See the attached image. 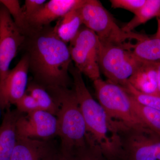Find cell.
<instances>
[{"label":"cell","mask_w":160,"mask_h":160,"mask_svg":"<svg viewBox=\"0 0 160 160\" xmlns=\"http://www.w3.org/2000/svg\"><path fill=\"white\" fill-rule=\"evenodd\" d=\"M26 38L25 54L33 81L46 90L69 88L72 83L69 71L71 55L69 46L58 37L54 27L45 26Z\"/></svg>","instance_id":"cell-1"},{"label":"cell","mask_w":160,"mask_h":160,"mask_svg":"<svg viewBox=\"0 0 160 160\" xmlns=\"http://www.w3.org/2000/svg\"><path fill=\"white\" fill-rule=\"evenodd\" d=\"M47 90L58 106L60 151L67 157H74L95 143L87 131L74 89L58 87Z\"/></svg>","instance_id":"cell-2"},{"label":"cell","mask_w":160,"mask_h":160,"mask_svg":"<svg viewBox=\"0 0 160 160\" xmlns=\"http://www.w3.org/2000/svg\"><path fill=\"white\" fill-rule=\"evenodd\" d=\"M73 88L87 131L108 160H115L117 138L111 122L99 102L93 98L86 87L82 73L72 63L69 69Z\"/></svg>","instance_id":"cell-3"},{"label":"cell","mask_w":160,"mask_h":160,"mask_svg":"<svg viewBox=\"0 0 160 160\" xmlns=\"http://www.w3.org/2000/svg\"><path fill=\"white\" fill-rule=\"evenodd\" d=\"M83 26L93 32L102 44L123 46L127 41L138 42L147 36L123 31L100 1L85 0L79 8Z\"/></svg>","instance_id":"cell-4"},{"label":"cell","mask_w":160,"mask_h":160,"mask_svg":"<svg viewBox=\"0 0 160 160\" xmlns=\"http://www.w3.org/2000/svg\"><path fill=\"white\" fill-rule=\"evenodd\" d=\"M116 160H160V136L146 127L117 126Z\"/></svg>","instance_id":"cell-5"},{"label":"cell","mask_w":160,"mask_h":160,"mask_svg":"<svg viewBox=\"0 0 160 160\" xmlns=\"http://www.w3.org/2000/svg\"><path fill=\"white\" fill-rule=\"evenodd\" d=\"M93 82L98 102L111 123L129 127H146L136 115L130 95L125 88L101 78Z\"/></svg>","instance_id":"cell-6"},{"label":"cell","mask_w":160,"mask_h":160,"mask_svg":"<svg viewBox=\"0 0 160 160\" xmlns=\"http://www.w3.org/2000/svg\"><path fill=\"white\" fill-rule=\"evenodd\" d=\"M131 45L129 42L123 46L101 43L100 47V71L107 80L122 87L128 82L142 62L133 55Z\"/></svg>","instance_id":"cell-7"},{"label":"cell","mask_w":160,"mask_h":160,"mask_svg":"<svg viewBox=\"0 0 160 160\" xmlns=\"http://www.w3.org/2000/svg\"><path fill=\"white\" fill-rule=\"evenodd\" d=\"M101 45L97 35L83 25L69 42V51L75 67L93 82L101 78L99 66Z\"/></svg>","instance_id":"cell-8"},{"label":"cell","mask_w":160,"mask_h":160,"mask_svg":"<svg viewBox=\"0 0 160 160\" xmlns=\"http://www.w3.org/2000/svg\"><path fill=\"white\" fill-rule=\"evenodd\" d=\"M26 37L15 25L3 5H0V81L9 72L12 61L23 45Z\"/></svg>","instance_id":"cell-9"},{"label":"cell","mask_w":160,"mask_h":160,"mask_svg":"<svg viewBox=\"0 0 160 160\" xmlns=\"http://www.w3.org/2000/svg\"><path fill=\"white\" fill-rule=\"evenodd\" d=\"M29 61L23 56L13 69L0 81V109L7 111L26 93L28 84Z\"/></svg>","instance_id":"cell-10"},{"label":"cell","mask_w":160,"mask_h":160,"mask_svg":"<svg viewBox=\"0 0 160 160\" xmlns=\"http://www.w3.org/2000/svg\"><path fill=\"white\" fill-rule=\"evenodd\" d=\"M16 132L20 137L49 140L58 136L57 118L42 110L22 114L17 122Z\"/></svg>","instance_id":"cell-11"},{"label":"cell","mask_w":160,"mask_h":160,"mask_svg":"<svg viewBox=\"0 0 160 160\" xmlns=\"http://www.w3.org/2000/svg\"><path fill=\"white\" fill-rule=\"evenodd\" d=\"M49 140L20 137L17 141L10 160H56L60 154Z\"/></svg>","instance_id":"cell-12"},{"label":"cell","mask_w":160,"mask_h":160,"mask_svg":"<svg viewBox=\"0 0 160 160\" xmlns=\"http://www.w3.org/2000/svg\"><path fill=\"white\" fill-rule=\"evenodd\" d=\"M85 0H50L28 19L32 28L37 31L55 20L59 19L72 9L80 7Z\"/></svg>","instance_id":"cell-13"},{"label":"cell","mask_w":160,"mask_h":160,"mask_svg":"<svg viewBox=\"0 0 160 160\" xmlns=\"http://www.w3.org/2000/svg\"><path fill=\"white\" fill-rule=\"evenodd\" d=\"M23 113L16 109L6 111L0 125V160H10L17 141L16 124Z\"/></svg>","instance_id":"cell-14"},{"label":"cell","mask_w":160,"mask_h":160,"mask_svg":"<svg viewBox=\"0 0 160 160\" xmlns=\"http://www.w3.org/2000/svg\"><path fill=\"white\" fill-rule=\"evenodd\" d=\"M158 63L141 62L128 82L141 92L160 96L158 88Z\"/></svg>","instance_id":"cell-15"},{"label":"cell","mask_w":160,"mask_h":160,"mask_svg":"<svg viewBox=\"0 0 160 160\" xmlns=\"http://www.w3.org/2000/svg\"><path fill=\"white\" fill-rule=\"evenodd\" d=\"M81 6L72 9L65 14L59 19L54 27L58 37L66 44L74 39L83 25L80 13Z\"/></svg>","instance_id":"cell-16"},{"label":"cell","mask_w":160,"mask_h":160,"mask_svg":"<svg viewBox=\"0 0 160 160\" xmlns=\"http://www.w3.org/2000/svg\"><path fill=\"white\" fill-rule=\"evenodd\" d=\"M133 55L142 62H160V39L146 36L131 46Z\"/></svg>","instance_id":"cell-17"},{"label":"cell","mask_w":160,"mask_h":160,"mask_svg":"<svg viewBox=\"0 0 160 160\" xmlns=\"http://www.w3.org/2000/svg\"><path fill=\"white\" fill-rule=\"evenodd\" d=\"M154 18H160V0H146L134 17L122 27V29L125 32H132L138 26Z\"/></svg>","instance_id":"cell-18"},{"label":"cell","mask_w":160,"mask_h":160,"mask_svg":"<svg viewBox=\"0 0 160 160\" xmlns=\"http://www.w3.org/2000/svg\"><path fill=\"white\" fill-rule=\"evenodd\" d=\"M26 92L34 98L40 110L49 112L56 117L58 106L51 94L44 87L33 81H30L28 83Z\"/></svg>","instance_id":"cell-19"},{"label":"cell","mask_w":160,"mask_h":160,"mask_svg":"<svg viewBox=\"0 0 160 160\" xmlns=\"http://www.w3.org/2000/svg\"><path fill=\"white\" fill-rule=\"evenodd\" d=\"M130 97L133 111L138 118L146 127L160 136V110L143 106L131 96Z\"/></svg>","instance_id":"cell-20"},{"label":"cell","mask_w":160,"mask_h":160,"mask_svg":"<svg viewBox=\"0 0 160 160\" xmlns=\"http://www.w3.org/2000/svg\"><path fill=\"white\" fill-rule=\"evenodd\" d=\"M1 4L9 11L13 22L26 37L32 35L36 31L31 28L23 12L19 1L17 0H0Z\"/></svg>","instance_id":"cell-21"},{"label":"cell","mask_w":160,"mask_h":160,"mask_svg":"<svg viewBox=\"0 0 160 160\" xmlns=\"http://www.w3.org/2000/svg\"><path fill=\"white\" fill-rule=\"evenodd\" d=\"M123 87L138 103L143 106L160 110V96L141 92L132 86L129 82Z\"/></svg>","instance_id":"cell-22"},{"label":"cell","mask_w":160,"mask_h":160,"mask_svg":"<svg viewBox=\"0 0 160 160\" xmlns=\"http://www.w3.org/2000/svg\"><path fill=\"white\" fill-rule=\"evenodd\" d=\"M69 158L70 160H108L99 146L95 143L91 144L88 149L82 153Z\"/></svg>","instance_id":"cell-23"},{"label":"cell","mask_w":160,"mask_h":160,"mask_svg":"<svg viewBox=\"0 0 160 160\" xmlns=\"http://www.w3.org/2000/svg\"><path fill=\"white\" fill-rule=\"evenodd\" d=\"M14 105L16 107L17 110L23 114H26L40 110L39 107L34 98L26 92Z\"/></svg>","instance_id":"cell-24"},{"label":"cell","mask_w":160,"mask_h":160,"mask_svg":"<svg viewBox=\"0 0 160 160\" xmlns=\"http://www.w3.org/2000/svg\"><path fill=\"white\" fill-rule=\"evenodd\" d=\"M146 0H110L112 8L126 9L135 14L146 2Z\"/></svg>","instance_id":"cell-25"},{"label":"cell","mask_w":160,"mask_h":160,"mask_svg":"<svg viewBox=\"0 0 160 160\" xmlns=\"http://www.w3.org/2000/svg\"><path fill=\"white\" fill-rule=\"evenodd\" d=\"M46 2V0H26L22 7L23 12L27 20L35 14ZM29 23V22H28Z\"/></svg>","instance_id":"cell-26"},{"label":"cell","mask_w":160,"mask_h":160,"mask_svg":"<svg viewBox=\"0 0 160 160\" xmlns=\"http://www.w3.org/2000/svg\"><path fill=\"white\" fill-rule=\"evenodd\" d=\"M158 29L156 34L155 36L156 37L160 39V18H157Z\"/></svg>","instance_id":"cell-27"},{"label":"cell","mask_w":160,"mask_h":160,"mask_svg":"<svg viewBox=\"0 0 160 160\" xmlns=\"http://www.w3.org/2000/svg\"><path fill=\"white\" fill-rule=\"evenodd\" d=\"M56 160H70L69 158L64 155L60 151V154Z\"/></svg>","instance_id":"cell-28"},{"label":"cell","mask_w":160,"mask_h":160,"mask_svg":"<svg viewBox=\"0 0 160 160\" xmlns=\"http://www.w3.org/2000/svg\"><path fill=\"white\" fill-rule=\"evenodd\" d=\"M1 5V2H0V5Z\"/></svg>","instance_id":"cell-29"}]
</instances>
